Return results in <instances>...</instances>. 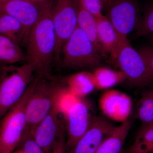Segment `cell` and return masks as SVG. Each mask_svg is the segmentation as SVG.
Segmentation results:
<instances>
[{
  "label": "cell",
  "instance_id": "1",
  "mask_svg": "<svg viewBox=\"0 0 153 153\" xmlns=\"http://www.w3.org/2000/svg\"><path fill=\"white\" fill-rule=\"evenodd\" d=\"M26 46V62L33 66L38 76H49L55 58L56 36L49 11V0L36 25L23 41Z\"/></svg>",
  "mask_w": 153,
  "mask_h": 153
},
{
  "label": "cell",
  "instance_id": "2",
  "mask_svg": "<svg viewBox=\"0 0 153 153\" xmlns=\"http://www.w3.org/2000/svg\"><path fill=\"white\" fill-rule=\"evenodd\" d=\"M33 66L26 63L20 66L5 65L0 80V121L21 99L35 77Z\"/></svg>",
  "mask_w": 153,
  "mask_h": 153
},
{
  "label": "cell",
  "instance_id": "3",
  "mask_svg": "<svg viewBox=\"0 0 153 153\" xmlns=\"http://www.w3.org/2000/svg\"><path fill=\"white\" fill-rule=\"evenodd\" d=\"M34 79L21 99L0 121V153H13L20 145L26 128V110Z\"/></svg>",
  "mask_w": 153,
  "mask_h": 153
},
{
  "label": "cell",
  "instance_id": "4",
  "mask_svg": "<svg viewBox=\"0 0 153 153\" xmlns=\"http://www.w3.org/2000/svg\"><path fill=\"white\" fill-rule=\"evenodd\" d=\"M60 87L50 76H37L35 78L27 105L25 132L33 133L36 126L51 111L55 96Z\"/></svg>",
  "mask_w": 153,
  "mask_h": 153
},
{
  "label": "cell",
  "instance_id": "5",
  "mask_svg": "<svg viewBox=\"0 0 153 153\" xmlns=\"http://www.w3.org/2000/svg\"><path fill=\"white\" fill-rule=\"evenodd\" d=\"M63 66L73 69L93 68L101 61L100 52L86 34L78 27L62 48Z\"/></svg>",
  "mask_w": 153,
  "mask_h": 153
},
{
  "label": "cell",
  "instance_id": "6",
  "mask_svg": "<svg viewBox=\"0 0 153 153\" xmlns=\"http://www.w3.org/2000/svg\"><path fill=\"white\" fill-rule=\"evenodd\" d=\"M49 11L55 28V59L60 61L64 44L77 27L74 0H49Z\"/></svg>",
  "mask_w": 153,
  "mask_h": 153
},
{
  "label": "cell",
  "instance_id": "7",
  "mask_svg": "<svg viewBox=\"0 0 153 153\" xmlns=\"http://www.w3.org/2000/svg\"><path fill=\"white\" fill-rule=\"evenodd\" d=\"M114 61L132 85L143 86L153 81V76L143 58L131 47L128 40L122 46Z\"/></svg>",
  "mask_w": 153,
  "mask_h": 153
},
{
  "label": "cell",
  "instance_id": "8",
  "mask_svg": "<svg viewBox=\"0 0 153 153\" xmlns=\"http://www.w3.org/2000/svg\"><path fill=\"white\" fill-rule=\"evenodd\" d=\"M107 8V18L118 34L122 37L137 29L141 19L140 11L134 0H110Z\"/></svg>",
  "mask_w": 153,
  "mask_h": 153
},
{
  "label": "cell",
  "instance_id": "9",
  "mask_svg": "<svg viewBox=\"0 0 153 153\" xmlns=\"http://www.w3.org/2000/svg\"><path fill=\"white\" fill-rule=\"evenodd\" d=\"M91 105L85 98H80L70 110L66 121L67 151L70 152L86 131L90 123Z\"/></svg>",
  "mask_w": 153,
  "mask_h": 153
},
{
  "label": "cell",
  "instance_id": "10",
  "mask_svg": "<svg viewBox=\"0 0 153 153\" xmlns=\"http://www.w3.org/2000/svg\"><path fill=\"white\" fill-rule=\"evenodd\" d=\"M115 126L104 117H92L88 128L70 153H95Z\"/></svg>",
  "mask_w": 153,
  "mask_h": 153
},
{
  "label": "cell",
  "instance_id": "11",
  "mask_svg": "<svg viewBox=\"0 0 153 153\" xmlns=\"http://www.w3.org/2000/svg\"><path fill=\"white\" fill-rule=\"evenodd\" d=\"M61 116L52 107L33 132L34 139L45 153L51 152L57 139L65 132V126Z\"/></svg>",
  "mask_w": 153,
  "mask_h": 153
},
{
  "label": "cell",
  "instance_id": "12",
  "mask_svg": "<svg viewBox=\"0 0 153 153\" xmlns=\"http://www.w3.org/2000/svg\"><path fill=\"white\" fill-rule=\"evenodd\" d=\"M48 1L47 0L36 4L27 0H9L0 5V12L17 19L25 28L27 34L40 19Z\"/></svg>",
  "mask_w": 153,
  "mask_h": 153
},
{
  "label": "cell",
  "instance_id": "13",
  "mask_svg": "<svg viewBox=\"0 0 153 153\" xmlns=\"http://www.w3.org/2000/svg\"><path fill=\"white\" fill-rule=\"evenodd\" d=\"M102 113L112 120L124 122L128 120L131 113L132 102L126 94L114 89L102 93L99 100Z\"/></svg>",
  "mask_w": 153,
  "mask_h": 153
},
{
  "label": "cell",
  "instance_id": "14",
  "mask_svg": "<svg viewBox=\"0 0 153 153\" xmlns=\"http://www.w3.org/2000/svg\"><path fill=\"white\" fill-rule=\"evenodd\" d=\"M97 34L102 53H109L115 60L120 49L128 40L118 34L107 17L102 15L96 18Z\"/></svg>",
  "mask_w": 153,
  "mask_h": 153
},
{
  "label": "cell",
  "instance_id": "15",
  "mask_svg": "<svg viewBox=\"0 0 153 153\" xmlns=\"http://www.w3.org/2000/svg\"><path fill=\"white\" fill-rule=\"evenodd\" d=\"M131 126V122L128 120L115 126L95 153H121Z\"/></svg>",
  "mask_w": 153,
  "mask_h": 153
},
{
  "label": "cell",
  "instance_id": "16",
  "mask_svg": "<svg viewBox=\"0 0 153 153\" xmlns=\"http://www.w3.org/2000/svg\"><path fill=\"white\" fill-rule=\"evenodd\" d=\"M74 2L77 27L86 34L99 52H102L97 34L96 18L86 9L82 0H74Z\"/></svg>",
  "mask_w": 153,
  "mask_h": 153
},
{
  "label": "cell",
  "instance_id": "17",
  "mask_svg": "<svg viewBox=\"0 0 153 153\" xmlns=\"http://www.w3.org/2000/svg\"><path fill=\"white\" fill-rule=\"evenodd\" d=\"M26 61V56L19 44L7 36L0 35V63L5 65Z\"/></svg>",
  "mask_w": 153,
  "mask_h": 153
},
{
  "label": "cell",
  "instance_id": "18",
  "mask_svg": "<svg viewBox=\"0 0 153 153\" xmlns=\"http://www.w3.org/2000/svg\"><path fill=\"white\" fill-rule=\"evenodd\" d=\"M67 88L78 98H85L96 89L93 74L84 71L72 75L68 79Z\"/></svg>",
  "mask_w": 153,
  "mask_h": 153
},
{
  "label": "cell",
  "instance_id": "19",
  "mask_svg": "<svg viewBox=\"0 0 153 153\" xmlns=\"http://www.w3.org/2000/svg\"><path fill=\"white\" fill-rule=\"evenodd\" d=\"M93 74L96 89L103 90L114 87L126 80V76L121 71L106 67L95 68Z\"/></svg>",
  "mask_w": 153,
  "mask_h": 153
},
{
  "label": "cell",
  "instance_id": "20",
  "mask_svg": "<svg viewBox=\"0 0 153 153\" xmlns=\"http://www.w3.org/2000/svg\"><path fill=\"white\" fill-rule=\"evenodd\" d=\"M26 34L25 28L17 19L0 12V35L8 37L20 45Z\"/></svg>",
  "mask_w": 153,
  "mask_h": 153
},
{
  "label": "cell",
  "instance_id": "21",
  "mask_svg": "<svg viewBox=\"0 0 153 153\" xmlns=\"http://www.w3.org/2000/svg\"><path fill=\"white\" fill-rule=\"evenodd\" d=\"M79 99L67 88L60 87L55 96L52 107L66 119L70 110Z\"/></svg>",
  "mask_w": 153,
  "mask_h": 153
},
{
  "label": "cell",
  "instance_id": "22",
  "mask_svg": "<svg viewBox=\"0 0 153 153\" xmlns=\"http://www.w3.org/2000/svg\"><path fill=\"white\" fill-rule=\"evenodd\" d=\"M153 147V122L142 127L128 153H149Z\"/></svg>",
  "mask_w": 153,
  "mask_h": 153
},
{
  "label": "cell",
  "instance_id": "23",
  "mask_svg": "<svg viewBox=\"0 0 153 153\" xmlns=\"http://www.w3.org/2000/svg\"><path fill=\"white\" fill-rule=\"evenodd\" d=\"M137 116L142 123V127L153 122V90L143 93L138 104Z\"/></svg>",
  "mask_w": 153,
  "mask_h": 153
},
{
  "label": "cell",
  "instance_id": "24",
  "mask_svg": "<svg viewBox=\"0 0 153 153\" xmlns=\"http://www.w3.org/2000/svg\"><path fill=\"white\" fill-rule=\"evenodd\" d=\"M137 30L136 34L137 37L153 34V4L145 11Z\"/></svg>",
  "mask_w": 153,
  "mask_h": 153
},
{
  "label": "cell",
  "instance_id": "25",
  "mask_svg": "<svg viewBox=\"0 0 153 153\" xmlns=\"http://www.w3.org/2000/svg\"><path fill=\"white\" fill-rule=\"evenodd\" d=\"M22 153H45L41 147L36 142L33 133L25 132L19 146Z\"/></svg>",
  "mask_w": 153,
  "mask_h": 153
},
{
  "label": "cell",
  "instance_id": "26",
  "mask_svg": "<svg viewBox=\"0 0 153 153\" xmlns=\"http://www.w3.org/2000/svg\"><path fill=\"white\" fill-rule=\"evenodd\" d=\"M86 9L96 18L100 16L104 6L103 0H82Z\"/></svg>",
  "mask_w": 153,
  "mask_h": 153
},
{
  "label": "cell",
  "instance_id": "27",
  "mask_svg": "<svg viewBox=\"0 0 153 153\" xmlns=\"http://www.w3.org/2000/svg\"><path fill=\"white\" fill-rule=\"evenodd\" d=\"M138 51L143 58L153 76V48L149 47H143Z\"/></svg>",
  "mask_w": 153,
  "mask_h": 153
},
{
  "label": "cell",
  "instance_id": "28",
  "mask_svg": "<svg viewBox=\"0 0 153 153\" xmlns=\"http://www.w3.org/2000/svg\"><path fill=\"white\" fill-rule=\"evenodd\" d=\"M66 132H64L59 137L51 152L49 153H66Z\"/></svg>",
  "mask_w": 153,
  "mask_h": 153
},
{
  "label": "cell",
  "instance_id": "29",
  "mask_svg": "<svg viewBox=\"0 0 153 153\" xmlns=\"http://www.w3.org/2000/svg\"><path fill=\"white\" fill-rule=\"evenodd\" d=\"M27 1H29L33 4H39L45 2L47 0H27Z\"/></svg>",
  "mask_w": 153,
  "mask_h": 153
},
{
  "label": "cell",
  "instance_id": "30",
  "mask_svg": "<svg viewBox=\"0 0 153 153\" xmlns=\"http://www.w3.org/2000/svg\"><path fill=\"white\" fill-rule=\"evenodd\" d=\"M5 65L0 63V80L4 73V67Z\"/></svg>",
  "mask_w": 153,
  "mask_h": 153
},
{
  "label": "cell",
  "instance_id": "31",
  "mask_svg": "<svg viewBox=\"0 0 153 153\" xmlns=\"http://www.w3.org/2000/svg\"><path fill=\"white\" fill-rule=\"evenodd\" d=\"M110 0H103V3H104V6H106L108 3L109 2Z\"/></svg>",
  "mask_w": 153,
  "mask_h": 153
},
{
  "label": "cell",
  "instance_id": "32",
  "mask_svg": "<svg viewBox=\"0 0 153 153\" xmlns=\"http://www.w3.org/2000/svg\"><path fill=\"white\" fill-rule=\"evenodd\" d=\"M9 1V0H0V5L5 3L7 1Z\"/></svg>",
  "mask_w": 153,
  "mask_h": 153
},
{
  "label": "cell",
  "instance_id": "33",
  "mask_svg": "<svg viewBox=\"0 0 153 153\" xmlns=\"http://www.w3.org/2000/svg\"><path fill=\"white\" fill-rule=\"evenodd\" d=\"M149 153H153V147L152 148V149H151Z\"/></svg>",
  "mask_w": 153,
  "mask_h": 153
},
{
  "label": "cell",
  "instance_id": "34",
  "mask_svg": "<svg viewBox=\"0 0 153 153\" xmlns=\"http://www.w3.org/2000/svg\"><path fill=\"white\" fill-rule=\"evenodd\" d=\"M15 153H22V151L21 150L19 151V152H17Z\"/></svg>",
  "mask_w": 153,
  "mask_h": 153
}]
</instances>
